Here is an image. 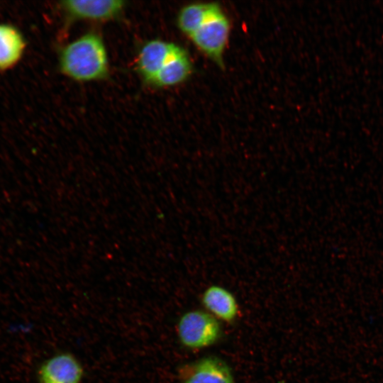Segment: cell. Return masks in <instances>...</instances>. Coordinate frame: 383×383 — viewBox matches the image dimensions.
Wrapping results in <instances>:
<instances>
[{"instance_id": "6da1fadb", "label": "cell", "mask_w": 383, "mask_h": 383, "mask_svg": "<svg viewBox=\"0 0 383 383\" xmlns=\"http://www.w3.org/2000/svg\"><path fill=\"white\" fill-rule=\"evenodd\" d=\"M59 62L63 74L80 82L104 79L109 72L106 47L94 33H86L65 45Z\"/></svg>"}, {"instance_id": "7a4b0ae2", "label": "cell", "mask_w": 383, "mask_h": 383, "mask_svg": "<svg viewBox=\"0 0 383 383\" xmlns=\"http://www.w3.org/2000/svg\"><path fill=\"white\" fill-rule=\"evenodd\" d=\"M230 30V21L218 6L190 38L199 50L221 65Z\"/></svg>"}, {"instance_id": "3957f363", "label": "cell", "mask_w": 383, "mask_h": 383, "mask_svg": "<svg viewBox=\"0 0 383 383\" xmlns=\"http://www.w3.org/2000/svg\"><path fill=\"white\" fill-rule=\"evenodd\" d=\"M177 331L183 345L189 348H201L216 342L220 335V326L211 314L192 311L181 316Z\"/></svg>"}, {"instance_id": "277c9868", "label": "cell", "mask_w": 383, "mask_h": 383, "mask_svg": "<svg viewBox=\"0 0 383 383\" xmlns=\"http://www.w3.org/2000/svg\"><path fill=\"white\" fill-rule=\"evenodd\" d=\"M71 20L106 21L117 17L125 7L121 0H68L61 4Z\"/></svg>"}, {"instance_id": "5b68a950", "label": "cell", "mask_w": 383, "mask_h": 383, "mask_svg": "<svg viewBox=\"0 0 383 383\" xmlns=\"http://www.w3.org/2000/svg\"><path fill=\"white\" fill-rule=\"evenodd\" d=\"M182 383H234L226 364L216 357H206L183 366L179 371Z\"/></svg>"}, {"instance_id": "8992f818", "label": "cell", "mask_w": 383, "mask_h": 383, "mask_svg": "<svg viewBox=\"0 0 383 383\" xmlns=\"http://www.w3.org/2000/svg\"><path fill=\"white\" fill-rule=\"evenodd\" d=\"M83 374L80 362L68 353L52 357L39 370L42 383H81Z\"/></svg>"}, {"instance_id": "52a82bcc", "label": "cell", "mask_w": 383, "mask_h": 383, "mask_svg": "<svg viewBox=\"0 0 383 383\" xmlns=\"http://www.w3.org/2000/svg\"><path fill=\"white\" fill-rule=\"evenodd\" d=\"M177 45L162 40H152L140 49L137 69L145 82L151 84L177 48Z\"/></svg>"}, {"instance_id": "ba28073f", "label": "cell", "mask_w": 383, "mask_h": 383, "mask_svg": "<svg viewBox=\"0 0 383 383\" xmlns=\"http://www.w3.org/2000/svg\"><path fill=\"white\" fill-rule=\"evenodd\" d=\"M192 71V64L189 55L177 45L150 84L159 87L174 86L186 80Z\"/></svg>"}, {"instance_id": "9c48e42d", "label": "cell", "mask_w": 383, "mask_h": 383, "mask_svg": "<svg viewBox=\"0 0 383 383\" xmlns=\"http://www.w3.org/2000/svg\"><path fill=\"white\" fill-rule=\"evenodd\" d=\"M26 46L25 38L16 27L0 23V71L14 67L23 57Z\"/></svg>"}, {"instance_id": "30bf717a", "label": "cell", "mask_w": 383, "mask_h": 383, "mask_svg": "<svg viewBox=\"0 0 383 383\" xmlns=\"http://www.w3.org/2000/svg\"><path fill=\"white\" fill-rule=\"evenodd\" d=\"M205 307L218 318L225 321H233L238 313V304L234 296L219 286H211L202 295Z\"/></svg>"}, {"instance_id": "8fae6325", "label": "cell", "mask_w": 383, "mask_h": 383, "mask_svg": "<svg viewBox=\"0 0 383 383\" xmlns=\"http://www.w3.org/2000/svg\"><path fill=\"white\" fill-rule=\"evenodd\" d=\"M218 6L214 3H194L184 6L177 16L179 30L190 38Z\"/></svg>"}]
</instances>
